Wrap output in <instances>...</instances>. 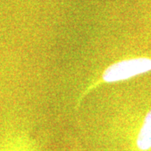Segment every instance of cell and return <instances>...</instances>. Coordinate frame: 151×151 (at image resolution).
<instances>
[{"instance_id":"cell-1","label":"cell","mask_w":151,"mask_h":151,"mask_svg":"<svg viewBox=\"0 0 151 151\" xmlns=\"http://www.w3.org/2000/svg\"><path fill=\"white\" fill-rule=\"evenodd\" d=\"M104 135L121 151H151V104L118 107L105 125Z\"/></svg>"},{"instance_id":"cell-2","label":"cell","mask_w":151,"mask_h":151,"mask_svg":"<svg viewBox=\"0 0 151 151\" xmlns=\"http://www.w3.org/2000/svg\"><path fill=\"white\" fill-rule=\"evenodd\" d=\"M151 71V56H135L113 62L95 75L77 98L78 105L92 91L105 84L126 81Z\"/></svg>"},{"instance_id":"cell-3","label":"cell","mask_w":151,"mask_h":151,"mask_svg":"<svg viewBox=\"0 0 151 151\" xmlns=\"http://www.w3.org/2000/svg\"><path fill=\"white\" fill-rule=\"evenodd\" d=\"M0 151H38L37 143L26 135H18L6 140Z\"/></svg>"}]
</instances>
